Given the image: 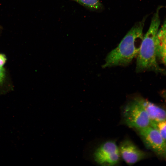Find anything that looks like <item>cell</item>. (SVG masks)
Returning <instances> with one entry per match:
<instances>
[{
	"mask_svg": "<svg viewBox=\"0 0 166 166\" xmlns=\"http://www.w3.org/2000/svg\"><path fill=\"white\" fill-rule=\"evenodd\" d=\"M144 19L136 23L123 38L118 45L106 56L103 68L126 66L136 58L142 40Z\"/></svg>",
	"mask_w": 166,
	"mask_h": 166,
	"instance_id": "obj_1",
	"label": "cell"
},
{
	"mask_svg": "<svg viewBox=\"0 0 166 166\" xmlns=\"http://www.w3.org/2000/svg\"><path fill=\"white\" fill-rule=\"evenodd\" d=\"M158 7L152 19L148 30L143 36L140 50L136 57V71L140 72L152 70L166 73L157 62V33L160 21Z\"/></svg>",
	"mask_w": 166,
	"mask_h": 166,
	"instance_id": "obj_2",
	"label": "cell"
},
{
	"mask_svg": "<svg viewBox=\"0 0 166 166\" xmlns=\"http://www.w3.org/2000/svg\"><path fill=\"white\" fill-rule=\"evenodd\" d=\"M122 116L124 122L130 128L137 130L151 126L148 116L137 97L124 106Z\"/></svg>",
	"mask_w": 166,
	"mask_h": 166,
	"instance_id": "obj_3",
	"label": "cell"
},
{
	"mask_svg": "<svg viewBox=\"0 0 166 166\" xmlns=\"http://www.w3.org/2000/svg\"><path fill=\"white\" fill-rule=\"evenodd\" d=\"M94 161L104 166H113L120 162L121 155L119 146L115 141L109 140L100 145L92 154Z\"/></svg>",
	"mask_w": 166,
	"mask_h": 166,
	"instance_id": "obj_4",
	"label": "cell"
},
{
	"mask_svg": "<svg viewBox=\"0 0 166 166\" xmlns=\"http://www.w3.org/2000/svg\"><path fill=\"white\" fill-rule=\"evenodd\" d=\"M136 130L147 148L158 156L166 159V141L156 129L150 126Z\"/></svg>",
	"mask_w": 166,
	"mask_h": 166,
	"instance_id": "obj_5",
	"label": "cell"
},
{
	"mask_svg": "<svg viewBox=\"0 0 166 166\" xmlns=\"http://www.w3.org/2000/svg\"><path fill=\"white\" fill-rule=\"evenodd\" d=\"M119 147L121 157L129 165L135 164L148 156L147 152L139 148L129 139L123 140Z\"/></svg>",
	"mask_w": 166,
	"mask_h": 166,
	"instance_id": "obj_6",
	"label": "cell"
},
{
	"mask_svg": "<svg viewBox=\"0 0 166 166\" xmlns=\"http://www.w3.org/2000/svg\"><path fill=\"white\" fill-rule=\"evenodd\" d=\"M137 97L146 111L151 122L153 124L166 120V110L157 105L137 96Z\"/></svg>",
	"mask_w": 166,
	"mask_h": 166,
	"instance_id": "obj_7",
	"label": "cell"
},
{
	"mask_svg": "<svg viewBox=\"0 0 166 166\" xmlns=\"http://www.w3.org/2000/svg\"><path fill=\"white\" fill-rule=\"evenodd\" d=\"M157 57L166 65V21L157 33Z\"/></svg>",
	"mask_w": 166,
	"mask_h": 166,
	"instance_id": "obj_8",
	"label": "cell"
},
{
	"mask_svg": "<svg viewBox=\"0 0 166 166\" xmlns=\"http://www.w3.org/2000/svg\"><path fill=\"white\" fill-rule=\"evenodd\" d=\"M83 6L93 10H99L103 8L99 0H73Z\"/></svg>",
	"mask_w": 166,
	"mask_h": 166,
	"instance_id": "obj_9",
	"label": "cell"
},
{
	"mask_svg": "<svg viewBox=\"0 0 166 166\" xmlns=\"http://www.w3.org/2000/svg\"><path fill=\"white\" fill-rule=\"evenodd\" d=\"M151 126L156 129L162 137L166 141V120L155 123Z\"/></svg>",
	"mask_w": 166,
	"mask_h": 166,
	"instance_id": "obj_10",
	"label": "cell"
},
{
	"mask_svg": "<svg viewBox=\"0 0 166 166\" xmlns=\"http://www.w3.org/2000/svg\"><path fill=\"white\" fill-rule=\"evenodd\" d=\"M6 78V73L4 68L0 67V87L3 85Z\"/></svg>",
	"mask_w": 166,
	"mask_h": 166,
	"instance_id": "obj_11",
	"label": "cell"
},
{
	"mask_svg": "<svg viewBox=\"0 0 166 166\" xmlns=\"http://www.w3.org/2000/svg\"><path fill=\"white\" fill-rule=\"evenodd\" d=\"M7 58L6 55L0 53V67H3L6 63Z\"/></svg>",
	"mask_w": 166,
	"mask_h": 166,
	"instance_id": "obj_12",
	"label": "cell"
},
{
	"mask_svg": "<svg viewBox=\"0 0 166 166\" xmlns=\"http://www.w3.org/2000/svg\"><path fill=\"white\" fill-rule=\"evenodd\" d=\"M163 96L164 97L165 99L166 100V92H164L163 93Z\"/></svg>",
	"mask_w": 166,
	"mask_h": 166,
	"instance_id": "obj_13",
	"label": "cell"
}]
</instances>
